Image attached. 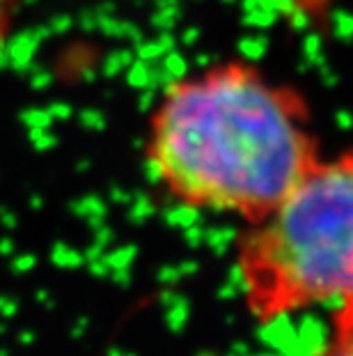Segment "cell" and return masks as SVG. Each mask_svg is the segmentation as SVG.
Masks as SVG:
<instances>
[{
    "label": "cell",
    "instance_id": "cell-1",
    "mask_svg": "<svg viewBox=\"0 0 353 356\" xmlns=\"http://www.w3.org/2000/svg\"><path fill=\"white\" fill-rule=\"evenodd\" d=\"M151 175L189 207L259 223L319 161L294 90L229 62L165 90L151 115Z\"/></svg>",
    "mask_w": 353,
    "mask_h": 356
},
{
    "label": "cell",
    "instance_id": "cell-2",
    "mask_svg": "<svg viewBox=\"0 0 353 356\" xmlns=\"http://www.w3.org/2000/svg\"><path fill=\"white\" fill-rule=\"evenodd\" d=\"M239 276L262 324L326 301L353 310V152L319 159L243 234Z\"/></svg>",
    "mask_w": 353,
    "mask_h": 356
},
{
    "label": "cell",
    "instance_id": "cell-3",
    "mask_svg": "<svg viewBox=\"0 0 353 356\" xmlns=\"http://www.w3.org/2000/svg\"><path fill=\"white\" fill-rule=\"evenodd\" d=\"M319 356H353V310L335 308L333 336Z\"/></svg>",
    "mask_w": 353,
    "mask_h": 356
},
{
    "label": "cell",
    "instance_id": "cell-4",
    "mask_svg": "<svg viewBox=\"0 0 353 356\" xmlns=\"http://www.w3.org/2000/svg\"><path fill=\"white\" fill-rule=\"evenodd\" d=\"M21 7V0H0V48H3L7 35L12 30L14 17Z\"/></svg>",
    "mask_w": 353,
    "mask_h": 356
}]
</instances>
